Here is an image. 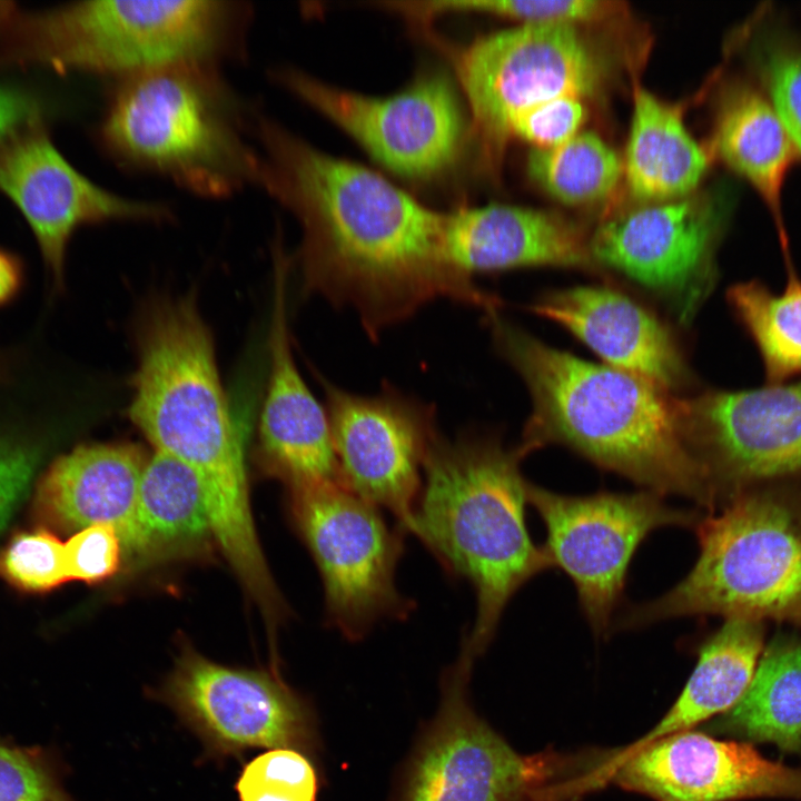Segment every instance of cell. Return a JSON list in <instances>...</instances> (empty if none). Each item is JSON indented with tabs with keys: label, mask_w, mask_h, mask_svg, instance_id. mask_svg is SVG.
I'll return each mask as SVG.
<instances>
[{
	"label": "cell",
	"mask_w": 801,
	"mask_h": 801,
	"mask_svg": "<svg viewBox=\"0 0 801 801\" xmlns=\"http://www.w3.org/2000/svg\"><path fill=\"white\" fill-rule=\"evenodd\" d=\"M0 578L28 593L55 590L68 581L65 543L48 527L16 533L0 551Z\"/></svg>",
	"instance_id": "1f68e13d"
},
{
	"label": "cell",
	"mask_w": 801,
	"mask_h": 801,
	"mask_svg": "<svg viewBox=\"0 0 801 801\" xmlns=\"http://www.w3.org/2000/svg\"><path fill=\"white\" fill-rule=\"evenodd\" d=\"M700 554L690 573L617 623L640 627L685 615H723L801 625V507L772 492H739L695 525Z\"/></svg>",
	"instance_id": "52a82bcc"
},
{
	"label": "cell",
	"mask_w": 801,
	"mask_h": 801,
	"mask_svg": "<svg viewBox=\"0 0 801 801\" xmlns=\"http://www.w3.org/2000/svg\"><path fill=\"white\" fill-rule=\"evenodd\" d=\"M149 456L131 443L82 444L57 457L37 483L33 513L60 531L126 527Z\"/></svg>",
	"instance_id": "7402d4cb"
},
{
	"label": "cell",
	"mask_w": 801,
	"mask_h": 801,
	"mask_svg": "<svg viewBox=\"0 0 801 801\" xmlns=\"http://www.w3.org/2000/svg\"><path fill=\"white\" fill-rule=\"evenodd\" d=\"M41 456L37 442L0 431V531L27 493Z\"/></svg>",
	"instance_id": "8d00e7d4"
},
{
	"label": "cell",
	"mask_w": 801,
	"mask_h": 801,
	"mask_svg": "<svg viewBox=\"0 0 801 801\" xmlns=\"http://www.w3.org/2000/svg\"><path fill=\"white\" fill-rule=\"evenodd\" d=\"M475 659L461 651L442 679L437 713L404 772L396 801H561L564 758L522 755L474 711L468 683Z\"/></svg>",
	"instance_id": "9c48e42d"
},
{
	"label": "cell",
	"mask_w": 801,
	"mask_h": 801,
	"mask_svg": "<svg viewBox=\"0 0 801 801\" xmlns=\"http://www.w3.org/2000/svg\"><path fill=\"white\" fill-rule=\"evenodd\" d=\"M318 775L308 755L270 749L248 761L235 783L239 801H316Z\"/></svg>",
	"instance_id": "4dcf8cb0"
},
{
	"label": "cell",
	"mask_w": 801,
	"mask_h": 801,
	"mask_svg": "<svg viewBox=\"0 0 801 801\" xmlns=\"http://www.w3.org/2000/svg\"><path fill=\"white\" fill-rule=\"evenodd\" d=\"M522 459L498 435L471 429L454 438L439 434L424 463L413 534L448 574L474 587L476 619L462 649L475 659L513 595L553 567L527 532Z\"/></svg>",
	"instance_id": "277c9868"
},
{
	"label": "cell",
	"mask_w": 801,
	"mask_h": 801,
	"mask_svg": "<svg viewBox=\"0 0 801 801\" xmlns=\"http://www.w3.org/2000/svg\"><path fill=\"white\" fill-rule=\"evenodd\" d=\"M274 78L406 178L428 179L447 169L468 131L457 91L443 73H426L386 98L343 90L294 68L277 69Z\"/></svg>",
	"instance_id": "4fadbf2b"
},
{
	"label": "cell",
	"mask_w": 801,
	"mask_h": 801,
	"mask_svg": "<svg viewBox=\"0 0 801 801\" xmlns=\"http://www.w3.org/2000/svg\"><path fill=\"white\" fill-rule=\"evenodd\" d=\"M708 161L706 151L684 126L682 107L634 85L623 166L631 195L650 204L686 197L699 185Z\"/></svg>",
	"instance_id": "cb8c5ba5"
},
{
	"label": "cell",
	"mask_w": 801,
	"mask_h": 801,
	"mask_svg": "<svg viewBox=\"0 0 801 801\" xmlns=\"http://www.w3.org/2000/svg\"><path fill=\"white\" fill-rule=\"evenodd\" d=\"M444 11L476 10L523 19L524 22L590 23L614 18L626 10L611 0H474L443 1Z\"/></svg>",
	"instance_id": "d6a6232c"
},
{
	"label": "cell",
	"mask_w": 801,
	"mask_h": 801,
	"mask_svg": "<svg viewBox=\"0 0 801 801\" xmlns=\"http://www.w3.org/2000/svg\"><path fill=\"white\" fill-rule=\"evenodd\" d=\"M68 768L52 746L20 745L0 736V801H77Z\"/></svg>",
	"instance_id": "f546056e"
},
{
	"label": "cell",
	"mask_w": 801,
	"mask_h": 801,
	"mask_svg": "<svg viewBox=\"0 0 801 801\" xmlns=\"http://www.w3.org/2000/svg\"><path fill=\"white\" fill-rule=\"evenodd\" d=\"M0 192L29 225L57 290L65 286L66 254L79 227L170 217L162 204L117 195L83 176L57 149L43 120L0 145Z\"/></svg>",
	"instance_id": "ac0fdd59"
},
{
	"label": "cell",
	"mask_w": 801,
	"mask_h": 801,
	"mask_svg": "<svg viewBox=\"0 0 801 801\" xmlns=\"http://www.w3.org/2000/svg\"><path fill=\"white\" fill-rule=\"evenodd\" d=\"M39 120H43L41 98L29 89L0 82V145Z\"/></svg>",
	"instance_id": "74e56055"
},
{
	"label": "cell",
	"mask_w": 801,
	"mask_h": 801,
	"mask_svg": "<svg viewBox=\"0 0 801 801\" xmlns=\"http://www.w3.org/2000/svg\"><path fill=\"white\" fill-rule=\"evenodd\" d=\"M256 185L301 227V294L356 312L372 339L436 299L500 307L449 258L445 216L379 174L318 150L255 112Z\"/></svg>",
	"instance_id": "6da1fadb"
},
{
	"label": "cell",
	"mask_w": 801,
	"mask_h": 801,
	"mask_svg": "<svg viewBox=\"0 0 801 801\" xmlns=\"http://www.w3.org/2000/svg\"><path fill=\"white\" fill-rule=\"evenodd\" d=\"M449 52L469 105L472 137L490 170L500 166L517 115L561 96L595 97L612 72L602 46L567 22H524Z\"/></svg>",
	"instance_id": "ba28073f"
},
{
	"label": "cell",
	"mask_w": 801,
	"mask_h": 801,
	"mask_svg": "<svg viewBox=\"0 0 801 801\" xmlns=\"http://www.w3.org/2000/svg\"><path fill=\"white\" fill-rule=\"evenodd\" d=\"M290 267L291 258L276 239L269 372L258 418L256 455L264 472L293 492L344 484L325 405L309 389L293 354L287 319Z\"/></svg>",
	"instance_id": "d6986e66"
},
{
	"label": "cell",
	"mask_w": 801,
	"mask_h": 801,
	"mask_svg": "<svg viewBox=\"0 0 801 801\" xmlns=\"http://www.w3.org/2000/svg\"><path fill=\"white\" fill-rule=\"evenodd\" d=\"M585 117L582 99L561 96L517 115L510 125V135L534 144L535 148H550L576 135Z\"/></svg>",
	"instance_id": "d590c367"
},
{
	"label": "cell",
	"mask_w": 801,
	"mask_h": 801,
	"mask_svg": "<svg viewBox=\"0 0 801 801\" xmlns=\"http://www.w3.org/2000/svg\"><path fill=\"white\" fill-rule=\"evenodd\" d=\"M120 537L112 525L95 524L77 531L65 543L68 580L88 584L111 577L122 560Z\"/></svg>",
	"instance_id": "836d02e7"
},
{
	"label": "cell",
	"mask_w": 801,
	"mask_h": 801,
	"mask_svg": "<svg viewBox=\"0 0 801 801\" xmlns=\"http://www.w3.org/2000/svg\"><path fill=\"white\" fill-rule=\"evenodd\" d=\"M317 377L344 486L413 534L424 463L439 435L435 407L389 385L363 396Z\"/></svg>",
	"instance_id": "5bb4252c"
},
{
	"label": "cell",
	"mask_w": 801,
	"mask_h": 801,
	"mask_svg": "<svg viewBox=\"0 0 801 801\" xmlns=\"http://www.w3.org/2000/svg\"><path fill=\"white\" fill-rule=\"evenodd\" d=\"M487 322L496 349L532 398L517 446L524 457L558 444L646 491L715 504L708 473L685 439L678 397L633 374L553 348L497 312L487 314Z\"/></svg>",
	"instance_id": "7a4b0ae2"
},
{
	"label": "cell",
	"mask_w": 801,
	"mask_h": 801,
	"mask_svg": "<svg viewBox=\"0 0 801 801\" xmlns=\"http://www.w3.org/2000/svg\"><path fill=\"white\" fill-rule=\"evenodd\" d=\"M151 696L167 705L201 742L205 756L225 760L256 748H318L309 704L277 670L216 663L185 645Z\"/></svg>",
	"instance_id": "8fae6325"
},
{
	"label": "cell",
	"mask_w": 801,
	"mask_h": 801,
	"mask_svg": "<svg viewBox=\"0 0 801 801\" xmlns=\"http://www.w3.org/2000/svg\"><path fill=\"white\" fill-rule=\"evenodd\" d=\"M587 345L610 367L673 393L690 385L691 373L671 330L631 297L607 287L553 290L528 306Z\"/></svg>",
	"instance_id": "ffe728a7"
},
{
	"label": "cell",
	"mask_w": 801,
	"mask_h": 801,
	"mask_svg": "<svg viewBox=\"0 0 801 801\" xmlns=\"http://www.w3.org/2000/svg\"><path fill=\"white\" fill-rule=\"evenodd\" d=\"M137 365L127 416L155 452L196 475L215 540L248 543L256 534L244 435L219 375L212 333L195 293L157 294L134 325Z\"/></svg>",
	"instance_id": "3957f363"
},
{
	"label": "cell",
	"mask_w": 801,
	"mask_h": 801,
	"mask_svg": "<svg viewBox=\"0 0 801 801\" xmlns=\"http://www.w3.org/2000/svg\"><path fill=\"white\" fill-rule=\"evenodd\" d=\"M527 502L545 524L553 567L573 581L593 632H607L624 590L629 564L644 538L664 526H695L698 513L669 506L660 494H557L532 483Z\"/></svg>",
	"instance_id": "7c38bea8"
},
{
	"label": "cell",
	"mask_w": 801,
	"mask_h": 801,
	"mask_svg": "<svg viewBox=\"0 0 801 801\" xmlns=\"http://www.w3.org/2000/svg\"><path fill=\"white\" fill-rule=\"evenodd\" d=\"M526 166L530 177L542 189L568 205L605 199L623 172L617 154L591 131H578L554 147H534Z\"/></svg>",
	"instance_id": "f1b7e54d"
},
{
	"label": "cell",
	"mask_w": 801,
	"mask_h": 801,
	"mask_svg": "<svg viewBox=\"0 0 801 801\" xmlns=\"http://www.w3.org/2000/svg\"><path fill=\"white\" fill-rule=\"evenodd\" d=\"M722 211L703 197L652 202L620 214L594 231V263L655 293L678 320L690 323L715 280Z\"/></svg>",
	"instance_id": "2e32d148"
},
{
	"label": "cell",
	"mask_w": 801,
	"mask_h": 801,
	"mask_svg": "<svg viewBox=\"0 0 801 801\" xmlns=\"http://www.w3.org/2000/svg\"><path fill=\"white\" fill-rule=\"evenodd\" d=\"M761 72L775 112L801 151V49L775 46L765 50Z\"/></svg>",
	"instance_id": "e575fe53"
},
{
	"label": "cell",
	"mask_w": 801,
	"mask_h": 801,
	"mask_svg": "<svg viewBox=\"0 0 801 801\" xmlns=\"http://www.w3.org/2000/svg\"><path fill=\"white\" fill-rule=\"evenodd\" d=\"M719 728L785 752H801V639L773 641Z\"/></svg>",
	"instance_id": "4316f807"
},
{
	"label": "cell",
	"mask_w": 801,
	"mask_h": 801,
	"mask_svg": "<svg viewBox=\"0 0 801 801\" xmlns=\"http://www.w3.org/2000/svg\"><path fill=\"white\" fill-rule=\"evenodd\" d=\"M289 494L293 522L320 573L329 626L358 641L380 620H405L415 605L397 590L395 571L406 533L344 485Z\"/></svg>",
	"instance_id": "30bf717a"
},
{
	"label": "cell",
	"mask_w": 801,
	"mask_h": 801,
	"mask_svg": "<svg viewBox=\"0 0 801 801\" xmlns=\"http://www.w3.org/2000/svg\"><path fill=\"white\" fill-rule=\"evenodd\" d=\"M254 113L218 66L174 65L118 78L97 135L122 167L222 198L256 185Z\"/></svg>",
	"instance_id": "8992f818"
},
{
	"label": "cell",
	"mask_w": 801,
	"mask_h": 801,
	"mask_svg": "<svg viewBox=\"0 0 801 801\" xmlns=\"http://www.w3.org/2000/svg\"><path fill=\"white\" fill-rule=\"evenodd\" d=\"M763 646L761 622L729 619L700 647L696 665L680 696L649 733L629 745L640 748L729 711L743 695Z\"/></svg>",
	"instance_id": "d4e9b609"
},
{
	"label": "cell",
	"mask_w": 801,
	"mask_h": 801,
	"mask_svg": "<svg viewBox=\"0 0 801 801\" xmlns=\"http://www.w3.org/2000/svg\"><path fill=\"white\" fill-rule=\"evenodd\" d=\"M119 537L123 552L141 562L192 552L214 537L194 472L176 457L154 451Z\"/></svg>",
	"instance_id": "603a6c76"
},
{
	"label": "cell",
	"mask_w": 801,
	"mask_h": 801,
	"mask_svg": "<svg viewBox=\"0 0 801 801\" xmlns=\"http://www.w3.org/2000/svg\"><path fill=\"white\" fill-rule=\"evenodd\" d=\"M713 146L763 196L775 214L780 238L785 237L779 199L795 147L774 108L750 87L732 89L721 107Z\"/></svg>",
	"instance_id": "484cf974"
},
{
	"label": "cell",
	"mask_w": 801,
	"mask_h": 801,
	"mask_svg": "<svg viewBox=\"0 0 801 801\" xmlns=\"http://www.w3.org/2000/svg\"><path fill=\"white\" fill-rule=\"evenodd\" d=\"M445 246L465 274L521 267L599 269L589 240L553 214L511 205L462 208L445 216Z\"/></svg>",
	"instance_id": "44dd1931"
},
{
	"label": "cell",
	"mask_w": 801,
	"mask_h": 801,
	"mask_svg": "<svg viewBox=\"0 0 801 801\" xmlns=\"http://www.w3.org/2000/svg\"><path fill=\"white\" fill-rule=\"evenodd\" d=\"M678 413L718 500L801 472V379L678 397Z\"/></svg>",
	"instance_id": "9a60e30c"
},
{
	"label": "cell",
	"mask_w": 801,
	"mask_h": 801,
	"mask_svg": "<svg viewBox=\"0 0 801 801\" xmlns=\"http://www.w3.org/2000/svg\"><path fill=\"white\" fill-rule=\"evenodd\" d=\"M595 765L586 791L614 782L656 801L801 800V767L771 761L750 743L690 730L624 748Z\"/></svg>",
	"instance_id": "e0dca14e"
},
{
	"label": "cell",
	"mask_w": 801,
	"mask_h": 801,
	"mask_svg": "<svg viewBox=\"0 0 801 801\" xmlns=\"http://www.w3.org/2000/svg\"><path fill=\"white\" fill-rule=\"evenodd\" d=\"M787 285L780 294L752 279L726 291L728 303L756 346L767 384L801 378V278L784 254Z\"/></svg>",
	"instance_id": "83f0119b"
},
{
	"label": "cell",
	"mask_w": 801,
	"mask_h": 801,
	"mask_svg": "<svg viewBox=\"0 0 801 801\" xmlns=\"http://www.w3.org/2000/svg\"><path fill=\"white\" fill-rule=\"evenodd\" d=\"M24 275L21 259L0 247V307L17 298L24 285Z\"/></svg>",
	"instance_id": "f35d334b"
},
{
	"label": "cell",
	"mask_w": 801,
	"mask_h": 801,
	"mask_svg": "<svg viewBox=\"0 0 801 801\" xmlns=\"http://www.w3.org/2000/svg\"><path fill=\"white\" fill-rule=\"evenodd\" d=\"M250 19L240 1L97 0L37 11L0 2V65L117 79L174 65L219 66L243 56Z\"/></svg>",
	"instance_id": "5b68a950"
}]
</instances>
